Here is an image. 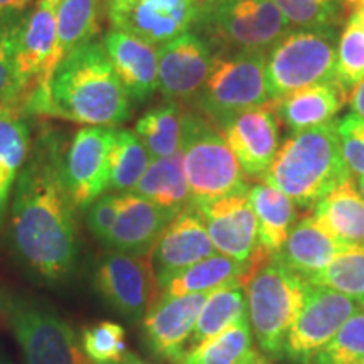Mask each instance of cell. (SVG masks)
Wrapping results in <instances>:
<instances>
[{
	"label": "cell",
	"instance_id": "ee69618b",
	"mask_svg": "<svg viewBox=\"0 0 364 364\" xmlns=\"http://www.w3.org/2000/svg\"><path fill=\"white\" fill-rule=\"evenodd\" d=\"M118 364H149V363L144 361L142 358H139V356H136V354H134V353H127L125 358L122 359V361L118 363Z\"/></svg>",
	"mask_w": 364,
	"mask_h": 364
},
{
	"label": "cell",
	"instance_id": "bcb514c9",
	"mask_svg": "<svg viewBox=\"0 0 364 364\" xmlns=\"http://www.w3.org/2000/svg\"><path fill=\"white\" fill-rule=\"evenodd\" d=\"M354 182H356V188L359 191V194H361L363 199H364V176L356 177V179H354Z\"/></svg>",
	"mask_w": 364,
	"mask_h": 364
},
{
	"label": "cell",
	"instance_id": "8992f818",
	"mask_svg": "<svg viewBox=\"0 0 364 364\" xmlns=\"http://www.w3.org/2000/svg\"><path fill=\"white\" fill-rule=\"evenodd\" d=\"M338 29H292L267 51V90L277 102L311 86L334 83Z\"/></svg>",
	"mask_w": 364,
	"mask_h": 364
},
{
	"label": "cell",
	"instance_id": "f907efd6",
	"mask_svg": "<svg viewBox=\"0 0 364 364\" xmlns=\"http://www.w3.org/2000/svg\"><path fill=\"white\" fill-rule=\"evenodd\" d=\"M48 2H51V4H59V2H63V0H48Z\"/></svg>",
	"mask_w": 364,
	"mask_h": 364
},
{
	"label": "cell",
	"instance_id": "4316f807",
	"mask_svg": "<svg viewBox=\"0 0 364 364\" xmlns=\"http://www.w3.org/2000/svg\"><path fill=\"white\" fill-rule=\"evenodd\" d=\"M31 144L33 135L26 113L14 105H0V223L29 156Z\"/></svg>",
	"mask_w": 364,
	"mask_h": 364
},
{
	"label": "cell",
	"instance_id": "7dc6e473",
	"mask_svg": "<svg viewBox=\"0 0 364 364\" xmlns=\"http://www.w3.org/2000/svg\"><path fill=\"white\" fill-rule=\"evenodd\" d=\"M358 2L359 0H341V4H343L346 9H353V11H354V7L358 6Z\"/></svg>",
	"mask_w": 364,
	"mask_h": 364
},
{
	"label": "cell",
	"instance_id": "603a6c76",
	"mask_svg": "<svg viewBox=\"0 0 364 364\" xmlns=\"http://www.w3.org/2000/svg\"><path fill=\"white\" fill-rule=\"evenodd\" d=\"M343 248L314 216H307L295 223L284 247L273 257L307 280L324 270Z\"/></svg>",
	"mask_w": 364,
	"mask_h": 364
},
{
	"label": "cell",
	"instance_id": "5bb4252c",
	"mask_svg": "<svg viewBox=\"0 0 364 364\" xmlns=\"http://www.w3.org/2000/svg\"><path fill=\"white\" fill-rule=\"evenodd\" d=\"M56 43V4L38 0L29 11H24L16 41V98L14 107L24 112L33 97ZM26 113V112H24Z\"/></svg>",
	"mask_w": 364,
	"mask_h": 364
},
{
	"label": "cell",
	"instance_id": "4dcf8cb0",
	"mask_svg": "<svg viewBox=\"0 0 364 364\" xmlns=\"http://www.w3.org/2000/svg\"><path fill=\"white\" fill-rule=\"evenodd\" d=\"M243 318H248L247 280L233 282V284L213 290L208 295L206 302L203 304L188 348L215 338L216 334Z\"/></svg>",
	"mask_w": 364,
	"mask_h": 364
},
{
	"label": "cell",
	"instance_id": "30bf717a",
	"mask_svg": "<svg viewBox=\"0 0 364 364\" xmlns=\"http://www.w3.org/2000/svg\"><path fill=\"white\" fill-rule=\"evenodd\" d=\"M112 29L159 46L199 27L206 2L201 0H103Z\"/></svg>",
	"mask_w": 364,
	"mask_h": 364
},
{
	"label": "cell",
	"instance_id": "836d02e7",
	"mask_svg": "<svg viewBox=\"0 0 364 364\" xmlns=\"http://www.w3.org/2000/svg\"><path fill=\"white\" fill-rule=\"evenodd\" d=\"M307 282L336 290L364 307V247H344L324 270Z\"/></svg>",
	"mask_w": 364,
	"mask_h": 364
},
{
	"label": "cell",
	"instance_id": "3957f363",
	"mask_svg": "<svg viewBox=\"0 0 364 364\" xmlns=\"http://www.w3.org/2000/svg\"><path fill=\"white\" fill-rule=\"evenodd\" d=\"M351 177L346 166L338 122L294 132L262 176V182L289 196L295 206L316 204Z\"/></svg>",
	"mask_w": 364,
	"mask_h": 364
},
{
	"label": "cell",
	"instance_id": "52a82bcc",
	"mask_svg": "<svg viewBox=\"0 0 364 364\" xmlns=\"http://www.w3.org/2000/svg\"><path fill=\"white\" fill-rule=\"evenodd\" d=\"M198 29L216 54L267 53L290 31L275 0H211Z\"/></svg>",
	"mask_w": 364,
	"mask_h": 364
},
{
	"label": "cell",
	"instance_id": "ab89813d",
	"mask_svg": "<svg viewBox=\"0 0 364 364\" xmlns=\"http://www.w3.org/2000/svg\"><path fill=\"white\" fill-rule=\"evenodd\" d=\"M341 152L351 174L364 176V118L348 113L338 122Z\"/></svg>",
	"mask_w": 364,
	"mask_h": 364
},
{
	"label": "cell",
	"instance_id": "5b68a950",
	"mask_svg": "<svg viewBox=\"0 0 364 364\" xmlns=\"http://www.w3.org/2000/svg\"><path fill=\"white\" fill-rule=\"evenodd\" d=\"M179 150L191 203L196 206L250 191L248 177L236 161L233 150L208 117L196 112L182 113Z\"/></svg>",
	"mask_w": 364,
	"mask_h": 364
},
{
	"label": "cell",
	"instance_id": "c3c4849f",
	"mask_svg": "<svg viewBox=\"0 0 364 364\" xmlns=\"http://www.w3.org/2000/svg\"><path fill=\"white\" fill-rule=\"evenodd\" d=\"M253 364H270V363H268V359H267L265 356H263L262 359H258V361L253 363Z\"/></svg>",
	"mask_w": 364,
	"mask_h": 364
},
{
	"label": "cell",
	"instance_id": "277c9868",
	"mask_svg": "<svg viewBox=\"0 0 364 364\" xmlns=\"http://www.w3.org/2000/svg\"><path fill=\"white\" fill-rule=\"evenodd\" d=\"M309 282L275 257L255 263L247 277L248 321L260 351L284 358L290 327L304 306Z\"/></svg>",
	"mask_w": 364,
	"mask_h": 364
},
{
	"label": "cell",
	"instance_id": "83f0119b",
	"mask_svg": "<svg viewBox=\"0 0 364 364\" xmlns=\"http://www.w3.org/2000/svg\"><path fill=\"white\" fill-rule=\"evenodd\" d=\"M252 268L253 265L250 263L238 262L216 252L172 277L162 287L161 295L211 294L213 290L233 284V282L247 280Z\"/></svg>",
	"mask_w": 364,
	"mask_h": 364
},
{
	"label": "cell",
	"instance_id": "1f68e13d",
	"mask_svg": "<svg viewBox=\"0 0 364 364\" xmlns=\"http://www.w3.org/2000/svg\"><path fill=\"white\" fill-rule=\"evenodd\" d=\"M182 113L179 103L169 102L139 118L134 132L147 149L150 159L171 157L179 152Z\"/></svg>",
	"mask_w": 364,
	"mask_h": 364
},
{
	"label": "cell",
	"instance_id": "60d3db41",
	"mask_svg": "<svg viewBox=\"0 0 364 364\" xmlns=\"http://www.w3.org/2000/svg\"><path fill=\"white\" fill-rule=\"evenodd\" d=\"M118 204H120V193L103 194L86 211V225H88L90 233L100 243H103L110 233L118 213Z\"/></svg>",
	"mask_w": 364,
	"mask_h": 364
},
{
	"label": "cell",
	"instance_id": "681fc988",
	"mask_svg": "<svg viewBox=\"0 0 364 364\" xmlns=\"http://www.w3.org/2000/svg\"><path fill=\"white\" fill-rule=\"evenodd\" d=\"M0 364H12V363H11V361H7L6 358H2V356H0Z\"/></svg>",
	"mask_w": 364,
	"mask_h": 364
},
{
	"label": "cell",
	"instance_id": "cb8c5ba5",
	"mask_svg": "<svg viewBox=\"0 0 364 364\" xmlns=\"http://www.w3.org/2000/svg\"><path fill=\"white\" fill-rule=\"evenodd\" d=\"M346 102L348 93L341 88L338 81H334L311 86L272 102V110L290 130L300 132L329 124L343 110Z\"/></svg>",
	"mask_w": 364,
	"mask_h": 364
},
{
	"label": "cell",
	"instance_id": "d4e9b609",
	"mask_svg": "<svg viewBox=\"0 0 364 364\" xmlns=\"http://www.w3.org/2000/svg\"><path fill=\"white\" fill-rule=\"evenodd\" d=\"M314 220L344 247H364V199L353 177L314 206Z\"/></svg>",
	"mask_w": 364,
	"mask_h": 364
},
{
	"label": "cell",
	"instance_id": "8fae6325",
	"mask_svg": "<svg viewBox=\"0 0 364 364\" xmlns=\"http://www.w3.org/2000/svg\"><path fill=\"white\" fill-rule=\"evenodd\" d=\"M93 284L108 307L130 322H140L161 297L149 255L108 250L98 258Z\"/></svg>",
	"mask_w": 364,
	"mask_h": 364
},
{
	"label": "cell",
	"instance_id": "b9f144b4",
	"mask_svg": "<svg viewBox=\"0 0 364 364\" xmlns=\"http://www.w3.org/2000/svg\"><path fill=\"white\" fill-rule=\"evenodd\" d=\"M348 102L351 105L353 112L356 113L358 117L364 118V80L351 90V95L348 97Z\"/></svg>",
	"mask_w": 364,
	"mask_h": 364
},
{
	"label": "cell",
	"instance_id": "f1b7e54d",
	"mask_svg": "<svg viewBox=\"0 0 364 364\" xmlns=\"http://www.w3.org/2000/svg\"><path fill=\"white\" fill-rule=\"evenodd\" d=\"M132 193L176 215L189 206L191 193L181 150L171 157L152 159Z\"/></svg>",
	"mask_w": 364,
	"mask_h": 364
},
{
	"label": "cell",
	"instance_id": "ba28073f",
	"mask_svg": "<svg viewBox=\"0 0 364 364\" xmlns=\"http://www.w3.org/2000/svg\"><path fill=\"white\" fill-rule=\"evenodd\" d=\"M0 309L26 364H93L75 329L46 304L27 295H6Z\"/></svg>",
	"mask_w": 364,
	"mask_h": 364
},
{
	"label": "cell",
	"instance_id": "44dd1931",
	"mask_svg": "<svg viewBox=\"0 0 364 364\" xmlns=\"http://www.w3.org/2000/svg\"><path fill=\"white\" fill-rule=\"evenodd\" d=\"M103 46L129 97L136 102L152 97L154 91L159 88V54L156 46L117 29L108 31Z\"/></svg>",
	"mask_w": 364,
	"mask_h": 364
},
{
	"label": "cell",
	"instance_id": "ffe728a7",
	"mask_svg": "<svg viewBox=\"0 0 364 364\" xmlns=\"http://www.w3.org/2000/svg\"><path fill=\"white\" fill-rule=\"evenodd\" d=\"M176 213L135 193H120V204L110 233L102 245L132 255H149Z\"/></svg>",
	"mask_w": 364,
	"mask_h": 364
},
{
	"label": "cell",
	"instance_id": "9a60e30c",
	"mask_svg": "<svg viewBox=\"0 0 364 364\" xmlns=\"http://www.w3.org/2000/svg\"><path fill=\"white\" fill-rule=\"evenodd\" d=\"M159 90L167 102L196 100L206 83L215 49L194 31L159 46Z\"/></svg>",
	"mask_w": 364,
	"mask_h": 364
},
{
	"label": "cell",
	"instance_id": "f546056e",
	"mask_svg": "<svg viewBox=\"0 0 364 364\" xmlns=\"http://www.w3.org/2000/svg\"><path fill=\"white\" fill-rule=\"evenodd\" d=\"M253 341L250 321L243 318L215 338L188 348L171 364H253L263 358Z\"/></svg>",
	"mask_w": 364,
	"mask_h": 364
},
{
	"label": "cell",
	"instance_id": "74e56055",
	"mask_svg": "<svg viewBox=\"0 0 364 364\" xmlns=\"http://www.w3.org/2000/svg\"><path fill=\"white\" fill-rule=\"evenodd\" d=\"M125 338L124 326L102 321L85 327L80 339L85 354L93 364H118L129 353Z\"/></svg>",
	"mask_w": 364,
	"mask_h": 364
},
{
	"label": "cell",
	"instance_id": "ac0fdd59",
	"mask_svg": "<svg viewBox=\"0 0 364 364\" xmlns=\"http://www.w3.org/2000/svg\"><path fill=\"white\" fill-rule=\"evenodd\" d=\"M209 294L161 295L140 327L150 354L172 363L188 349L196 321Z\"/></svg>",
	"mask_w": 364,
	"mask_h": 364
},
{
	"label": "cell",
	"instance_id": "f6af8a7d",
	"mask_svg": "<svg viewBox=\"0 0 364 364\" xmlns=\"http://www.w3.org/2000/svg\"><path fill=\"white\" fill-rule=\"evenodd\" d=\"M353 12H356L358 16H359V19H361V22H363V26H364V0H359L358 2V6L354 7V11Z\"/></svg>",
	"mask_w": 364,
	"mask_h": 364
},
{
	"label": "cell",
	"instance_id": "d6986e66",
	"mask_svg": "<svg viewBox=\"0 0 364 364\" xmlns=\"http://www.w3.org/2000/svg\"><path fill=\"white\" fill-rule=\"evenodd\" d=\"M247 177L268 171L280 149L279 118L268 107L240 112L218 125Z\"/></svg>",
	"mask_w": 364,
	"mask_h": 364
},
{
	"label": "cell",
	"instance_id": "816d5d0a",
	"mask_svg": "<svg viewBox=\"0 0 364 364\" xmlns=\"http://www.w3.org/2000/svg\"><path fill=\"white\" fill-rule=\"evenodd\" d=\"M354 364H364V361H359V363H354Z\"/></svg>",
	"mask_w": 364,
	"mask_h": 364
},
{
	"label": "cell",
	"instance_id": "d6a6232c",
	"mask_svg": "<svg viewBox=\"0 0 364 364\" xmlns=\"http://www.w3.org/2000/svg\"><path fill=\"white\" fill-rule=\"evenodd\" d=\"M147 149L134 130L113 129L110 150V188L113 193H132L150 164Z\"/></svg>",
	"mask_w": 364,
	"mask_h": 364
},
{
	"label": "cell",
	"instance_id": "484cf974",
	"mask_svg": "<svg viewBox=\"0 0 364 364\" xmlns=\"http://www.w3.org/2000/svg\"><path fill=\"white\" fill-rule=\"evenodd\" d=\"M248 201L257 220L258 245L268 255L279 253L299 221L294 201L265 182L250 186Z\"/></svg>",
	"mask_w": 364,
	"mask_h": 364
},
{
	"label": "cell",
	"instance_id": "7c38bea8",
	"mask_svg": "<svg viewBox=\"0 0 364 364\" xmlns=\"http://www.w3.org/2000/svg\"><path fill=\"white\" fill-rule=\"evenodd\" d=\"M359 309L358 302L336 290L309 284L304 306L287 334L284 356L309 364Z\"/></svg>",
	"mask_w": 364,
	"mask_h": 364
},
{
	"label": "cell",
	"instance_id": "7402d4cb",
	"mask_svg": "<svg viewBox=\"0 0 364 364\" xmlns=\"http://www.w3.org/2000/svg\"><path fill=\"white\" fill-rule=\"evenodd\" d=\"M103 14V0H63L56 4V43H54L51 59L46 68L43 80L29 102L43 97L53 78L54 70L68 54L97 38L102 29Z\"/></svg>",
	"mask_w": 364,
	"mask_h": 364
},
{
	"label": "cell",
	"instance_id": "7bdbcfd3",
	"mask_svg": "<svg viewBox=\"0 0 364 364\" xmlns=\"http://www.w3.org/2000/svg\"><path fill=\"white\" fill-rule=\"evenodd\" d=\"M31 0H0V16L11 12L26 11V6Z\"/></svg>",
	"mask_w": 364,
	"mask_h": 364
},
{
	"label": "cell",
	"instance_id": "e575fe53",
	"mask_svg": "<svg viewBox=\"0 0 364 364\" xmlns=\"http://www.w3.org/2000/svg\"><path fill=\"white\" fill-rule=\"evenodd\" d=\"M364 80V26L356 12L348 17L338 39L336 81L349 95Z\"/></svg>",
	"mask_w": 364,
	"mask_h": 364
},
{
	"label": "cell",
	"instance_id": "8d00e7d4",
	"mask_svg": "<svg viewBox=\"0 0 364 364\" xmlns=\"http://www.w3.org/2000/svg\"><path fill=\"white\" fill-rule=\"evenodd\" d=\"M364 361V307L348 318L343 327L309 364H354Z\"/></svg>",
	"mask_w": 364,
	"mask_h": 364
},
{
	"label": "cell",
	"instance_id": "7a4b0ae2",
	"mask_svg": "<svg viewBox=\"0 0 364 364\" xmlns=\"http://www.w3.org/2000/svg\"><path fill=\"white\" fill-rule=\"evenodd\" d=\"M26 115L118 127L130 118V97L103 43L91 41L59 63L46 93L27 103Z\"/></svg>",
	"mask_w": 364,
	"mask_h": 364
},
{
	"label": "cell",
	"instance_id": "6da1fadb",
	"mask_svg": "<svg viewBox=\"0 0 364 364\" xmlns=\"http://www.w3.org/2000/svg\"><path fill=\"white\" fill-rule=\"evenodd\" d=\"M66 145L44 127L31 144L12 198L14 252L48 282L70 279L80 255L76 208L65 181Z\"/></svg>",
	"mask_w": 364,
	"mask_h": 364
},
{
	"label": "cell",
	"instance_id": "f35d334b",
	"mask_svg": "<svg viewBox=\"0 0 364 364\" xmlns=\"http://www.w3.org/2000/svg\"><path fill=\"white\" fill-rule=\"evenodd\" d=\"M22 12L0 16V105H12L16 98V41L19 33Z\"/></svg>",
	"mask_w": 364,
	"mask_h": 364
},
{
	"label": "cell",
	"instance_id": "d590c367",
	"mask_svg": "<svg viewBox=\"0 0 364 364\" xmlns=\"http://www.w3.org/2000/svg\"><path fill=\"white\" fill-rule=\"evenodd\" d=\"M294 29H338L346 7L341 0H275Z\"/></svg>",
	"mask_w": 364,
	"mask_h": 364
},
{
	"label": "cell",
	"instance_id": "e0dca14e",
	"mask_svg": "<svg viewBox=\"0 0 364 364\" xmlns=\"http://www.w3.org/2000/svg\"><path fill=\"white\" fill-rule=\"evenodd\" d=\"M213 253L216 250L209 240L201 211L191 203L177 213L149 253L159 289L162 290L172 277Z\"/></svg>",
	"mask_w": 364,
	"mask_h": 364
},
{
	"label": "cell",
	"instance_id": "f5cc1de1",
	"mask_svg": "<svg viewBox=\"0 0 364 364\" xmlns=\"http://www.w3.org/2000/svg\"><path fill=\"white\" fill-rule=\"evenodd\" d=\"M201 2H211V0H201Z\"/></svg>",
	"mask_w": 364,
	"mask_h": 364
},
{
	"label": "cell",
	"instance_id": "2e32d148",
	"mask_svg": "<svg viewBox=\"0 0 364 364\" xmlns=\"http://www.w3.org/2000/svg\"><path fill=\"white\" fill-rule=\"evenodd\" d=\"M198 209L218 253L250 265L267 257L258 245L257 220L248 201V193L199 204Z\"/></svg>",
	"mask_w": 364,
	"mask_h": 364
},
{
	"label": "cell",
	"instance_id": "4fadbf2b",
	"mask_svg": "<svg viewBox=\"0 0 364 364\" xmlns=\"http://www.w3.org/2000/svg\"><path fill=\"white\" fill-rule=\"evenodd\" d=\"M115 127L85 125L65 152V181L76 209H88L110 188V150Z\"/></svg>",
	"mask_w": 364,
	"mask_h": 364
},
{
	"label": "cell",
	"instance_id": "9c48e42d",
	"mask_svg": "<svg viewBox=\"0 0 364 364\" xmlns=\"http://www.w3.org/2000/svg\"><path fill=\"white\" fill-rule=\"evenodd\" d=\"M267 53L216 54L206 83L196 97L204 117L220 125L236 113L270 102L265 73Z\"/></svg>",
	"mask_w": 364,
	"mask_h": 364
}]
</instances>
